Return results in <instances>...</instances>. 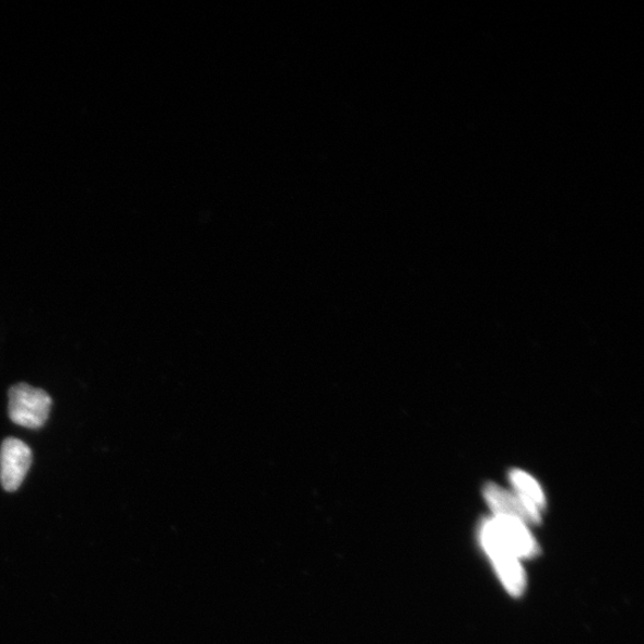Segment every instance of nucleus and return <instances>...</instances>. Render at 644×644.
Returning <instances> with one entry per match:
<instances>
[{"label":"nucleus","mask_w":644,"mask_h":644,"mask_svg":"<svg viewBox=\"0 0 644 644\" xmlns=\"http://www.w3.org/2000/svg\"><path fill=\"white\" fill-rule=\"evenodd\" d=\"M480 542L493 562L499 579L511 596L519 597L527 586V576L514 551L506 545L495 528L492 518L484 519L479 530Z\"/></svg>","instance_id":"f257e3e1"},{"label":"nucleus","mask_w":644,"mask_h":644,"mask_svg":"<svg viewBox=\"0 0 644 644\" xmlns=\"http://www.w3.org/2000/svg\"><path fill=\"white\" fill-rule=\"evenodd\" d=\"M50 409L51 399L43 389L20 384L9 390V417L16 425L31 430L42 429Z\"/></svg>","instance_id":"f03ea898"},{"label":"nucleus","mask_w":644,"mask_h":644,"mask_svg":"<svg viewBox=\"0 0 644 644\" xmlns=\"http://www.w3.org/2000/svg\"><path fill=\"white\" fill-rule=\"evenodd\" d=\"M33 464L28 445L17 438H7L0 448V482L7 492L20 489Z\"/></svg>","instance_id":"7ed1b4c3"},{"label":"nucleus","mask_w":644,"mask_h":644,"mask_svg":"<svg viewBox=\"0 0 644 644\" xmlns=\"http://www.w3.org/2000/svg\"><path fill=\"white\" fill-rule=\"evenodd\" d=\"M495 528L516 557L532 559L540 553L538 545L528 529V524L507 517H493Z\"/></svg>","instance_id":"20e7f679"},{"label":"nucleus","mask_w":644,"mask_h":644,"mask_svg":"<svg viewBox=\"0 0 644 644\" xmlns=\"http://www.w3.org/2000/svg\"><path fill=\"white\" fill-rule=\"evenodd\" d=\"M485 502L490 505L494 517L515 518L525 524H536L529 510L516 494H512L495 483L485 484L483 490Z\"/></svg>","instance_id":"39448f33"},{"label":"nucleus","mask_w":644,"mask_h":644,"mask_svg":"<svg viewBox=\"0 0 644 644\" xmlns=\"http://www.w3.org/2000/svg\"><path fill=\"white\" fill-rule=\"evenodd\" d=\"M510 481L514 484L516 495L520 502L527 507L535 519L536 524L541 522V511L546 507V497L538 482L518 469L510 472Z\"/></svg>","instance_id":"423d86ee"}]
</instances>
